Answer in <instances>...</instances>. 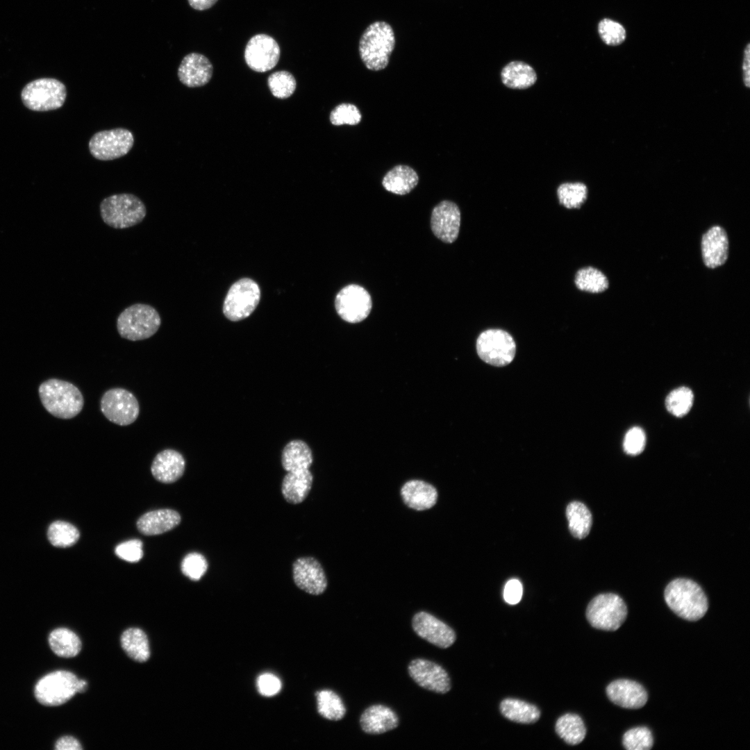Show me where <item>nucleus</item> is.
Here are the masks:
<instances>
[{
	"instance_id": "4",
	"label": "nucleus",
	"mask_w": 750,
	"mask_h": 750,
	"mask_svg": "<svg viewBox=\"0 0 750 750\" xmlns=\"http://www.w3.org/2000/svg\"><path fill=\"white\" fill-rule=\"evenodd\" d=\"M103 222L117 229L134 226L144 219L147 208L142 201L133 194H117L109 196L100 203Z\"/></svg>"
},
{
	"instance_id": "21",
	"label": "nucleus",
	"mask_w": 750,
	"mask_h": 750,
	"mask_svg": "<svg viewBox=\"0 0 750 750\" xmlns=\"http://www.w3.org/2000/svg\"><path fill=\"white\" fill-rule=\"evenodd\" d=\"M701 253L703 262L708 268H716L726 262L728 254V240L724 228L715 226L703 234Z\"/></svg>"
},
{
	"instance_id": "42",
	"label": "nucleus",
	"mask_w": 750,
	"mask_h": 750,
	"mask_svg": "<svg viewBox=\"0 0 750 750\" xmlns=\"http://www.w3.org/2000/svg\"><path fill=\"white\" fill-rule=\"evenodd\" d=\"M598 33L602 41L608 46H617L624 42L626 32L617 22L605 18L598 24Z\"/></svg>"
},
{
	"instance_id": "41",
	"label": "nucleus",
	"mask_w": 750,
	"mask_h": 750,
	"mask_svg": "<svg viewBox=\"0 0 750 750\" xmlns=\"http://www.w3.org/2000/svg\"><path fill=\"white\" fill-rule=\"evenodd\" d=\"M622 744L628 750H649L653 747V738L647 727L639 726L625 732Z\"/></svg>"
},
{
	"instance_id": "43",
	"label": "nucleus",
	"mask_w": 750,
	"mask_h": 750,
	"mask_svg": "<svg viewBox=\"0 0 750 750\" xmlns=\"http://www.w3.org/2000/svg\"><path fill=\"white\" fill-rule=\"evenodd\" d=\"M361 119L362 115L357 106L347 103L339 104L330 114V121L335 126H354L359 124Z\"/></svg>"
},
{
	"instance_id": "23",
	"label": "nucleus",
	"mask_w": 750,
	"mask_h": 750,
	"mask_svg": "<svg viewBox=\"0 0 750 750\" xmlns=\"http://www.w3.org/2000/svg\"><path fill=\"white\" fill-rule=\"evenodd\" d=\"M404 503L410 508L422 511L433 508L437 503L438 492L431 484L422 480L406 482L400 490Z\"/></svg>"
},
{
	"instance_id": "11",
	"label": "nucleus",
	"mask_w": 750,
	"mask_h": 750,
	"mask_svg": "<svg viewBox=\"0 0 750 750\" xmlns=\"http://www.w3.org/2000/svg\"><path fill=\"white\" fill-rule=\"evenodd\" d=\"M100 408L110 422L123 426L133 424L140 414L137 398L130 391L121 388L106 391L100 401Z\"/></svg>"
},
{
	"instance_id": "20",
	"label": "nucleus",
	"mask_w": 750,
	"mask_h": 750,
	"mask_svg": "<svg viewBox=\"0 0 750 750\" xmlns=\"http://www.w3.org/2000/svg\"><path fill=\"white\" fill-rule=\"evenodd\" d=\"M212 72V65L208 58L199 53H190L183 58L178 69V77L183 85L197 88L210 81Z\"/></svg>"
},
{
	"instance_id": "45",
	"label": "nucleus",
	"mask_w": 750,
	"mask_h": 750,
	"mask_svg": "<svg viewBox=\"0 0 750 750\" xmlns=\"http://www.w3.org/2000/svg\"><path fill=\"white\" fill-rule=\"evenodd\" d=\"M646 437L640 427H633L625 435L623 447L624 451L631 456L640 454L644 449Z\"/></svg>"
},
{
	"instance_id": "37",
	"label": "nucleus",
	"mask_w": 750,
	"mask_h": 750,
	"mask_svg": "<svg viewBox=\"0 0 750 750\" xmlns=\"http://www.w3.org/2000/svg\"><path fill=\"white\" fill-rule=\"evenodd\" d=\"M556 193L562 206L569 209L579 208L588 198V190L583 183L566 182L558 187Z\"/></svg>"
},
{
	"instance_id": "18",
	"label": "nucleus",
	"mask_w": 750,
	"mask_h": 750,
	"mask_svg": "<svg viewBox=\"0 0 750 750\" xmlns=\"http://www.w3.org/2000/svg\"><path fill=\"white\" fill-rule=\"evenodd\" d=\"M293 579L301 590L313 595L322 594L327 587V579L321 564L312 557H302L294 561Z\"/></svg>"
},
{
	"instance_id": "35",
	"label": "nucleus",
	"mask_w": 750,
	"mask_h": 750,
	"mask_svg": "<svg viewBox=\"0 0 750 750\" xmlns=\"http://www.w3.org/2000/svg\"><path fill=\"white\" fill-rule=\"evenodd\" d=\"M574 283L580 290L590 293L603 292L609 285L606 275L592 267H583L578 270L575 275Z\"/></svg>"
},
{
	"instance_id": "7",
	"label": "nucleus",
	"mask_w": 750,
	"mask_h": 750,
	"mask_svg": "<svg viewBox=\"0 0 750 750\" xmlns=\"http://www.w3.org/2000/svg\"><path fill=\"white\" fill-rule=\"evenodd\" d=\"M24 104L35 111H48L60 108L66 99L65 85L55 78H43L33 81L22 90Z\"/></svg>"
},
{
	"instance_id": "47",
	"label": "nucleus",
	"mask_w": 750,
	"mask_h": 750,
	"mask_svg": "<svg viewBox=\"0 0 750 750\" xmlns=\"http://www.w3.org/2000/svg\"><path fill=\"white\" fill-rule=\"evenodd\" d=\"M257 688L260 694L272 697L279 692L281 689V682L275 675L265 673L258 678Z\"/></svg>"
},
{
	"instance_id": "27",
	"label": "nucleus",
	"mask_w": 750,
	"mask_h": 750,
	"mask_svg": "<svg viewBox=\"0 0 750 750\" xmlns=\"http://www.w3.org/2000/svg\"><path fill=\"white\" fill-rule=\"evenodd\" d=\"M418 181V175L412 167L399 165L388 172L383 178L382 185L390 192L404 195L410 192Z\"/></svg>"
},
{
	"instance_id": "12",
	"label": "nucleus",
	"mask_w": 750,
	"mask_h": 750,
	"mask_svg": "<svg viewBox=\"0 0 750 750\" xmlns=\"http://www.w3.org/2000/svg\"><path fill=\"white\" fill-rule=\"evenodd\" d=\"M133 133L117 128L94 133L89 141L92 156L100 160H111L127 154L133 146Z\"/></svg>"
},
{
	"instance_id": "29",
	"label": "nucleus",
	"mask_w": 750,
	"mask_h": 750,
	"mask_svg": "<svg viewBox=\"0 0 750 750\" xmlns=\"http://www.w3.org/2000/svg\"><path fill=\"white\" fill-rule=\"evenodd\" d=\"M281 462L288 472L309 469L312 462L311 450L303 441L292 440L284 447Z\"/></svg>"
},
{
	"instance_id": "44",
	"label": "nucleus",
	"mask_w": 750,
	"mask_h": 750,
	"mask_svg": "<svg viewBox=\"0 0 750 750\" xmlns=\"http://www.w3.org/2000/svg\"><path fill=\"white\" fill-rule=\"evenodd\" d=\"M207 568L206 558L198 553L188 554L181 563L183 574L192 581L199 580L206 573Z\"/></svg>"
},
{
	"instance_id": "10",
	"label": "nucleus",
	"mask_w": 750,
	"mask_h": 750,
	"mask_svg": "<svg viewBox=\"0 0 750 750\" xmlns=\"http://www.w3.org/2000/svg\"><path fill=\"white\" fill-rule=\"evenodd\" d=\"M260 298L258 284L250 278H242L230 288L224 302V314L231 321L243 319L253 312Z\"/></svg>"
},
{
	"instance_id": "9",
	"label": "nucleus",
	"mask_w": 750,
	"mask_h": 750,
	"mask_svg": "<svg viewBox=\"0 0 750 750\" xmlns=\"http://www.w3.org/2000/svg\"><path fill=\"white\" fill-rule=\"evenodd\" d=\"M78 679L68 671L58 670L47 674L37 682L35 697L44 706L62 705L76 693Z\"/></svg>"
},
{
	"instance_id": "33",
	"label": "nucleus",
	"mask_w": 750,
	"mask_h": 750,
	"mask_svg": "<svg viewBox=\"0 0 750 750\" xmlns=\"http://www.w3.org/2000/svg\"><path fill=\"white\" fill-rule=\"evenodd\" d=\"M569 529L572 535L578 539L585 538L590 533L592 517L588 507L581 502L572 501L566 508Z\"/></svg>"
},
{
	"instance_id": "5",
	"label": "nucleus",
	"mask_w": 750,
	"mask_h": 750,
	"mask_svg": "<svg viewBox=\"0 0 750 750\" xmlns=\"http://www.w3.org/2000/svg\"><path fill=\"white\" fill-rule=\"evenodd\" d=\"M161 325L157 310L145 303H135L120 312L117 319L119 335L128 340L139 341L153 336Z\"/></svg>"
},
{
	"instance_id": "17",
	"label": "nucleus",
	"mask_w": 750,
	"mask_h": 750,
	"mask_svg": "<svg viewBox=\"0 0 750 750\" xmlns=\"http://www.w3.org/2000/svg\"><path fill=\"white\" fill-rule=\"evenodd\" d=\"M460 220L458 206L453 201L444 200L433 209L431 228L438 239L445 243H452L458 236Z\"/></svg>"
},
{
	"instance_id": "25",
	"label": "nucleus",
	"mask_w": 750,
	"mask_h": 750,
	"mask_svg": "<svg viewBox=\"0 0 750 750\" xmlns=\"http://www.w3.org/2000/svg\"><path fill=\"white\" fill-rule=\"evenodd\" d=\"M180 515L171 509L148 512L137 522L138 531L145 535H155L169 531L179 524Z\"/></svg>"
},
{
	"instance_id": "34",
	"label": "nucleus",
	"mask_w": 750,
	"mask_h": 750,
	"mask_svg": "<svg viewBox=\"0 0 750 750\" xmlns=\"http://www.w3.org/2000/svg\"><path fill=\"white\" fill-rule=\"evenodd\" d=\"M555 729L557 734L571 745L581 743L586 735V728L582 719L572 713L561 716L556 722Z\"/></svg>"
},
{
	"instance_id": "31",
	"label": "nucleus",
	"mask_w": 750,
	"mask_h": 750,
	"mask_svg": "<svg viewBox=\"0 0 750 750\" xmlns=\"http://www.w3.org/2000/svg\"><path fill=\"white\" fill-rule=\"evenodd\" d=\"M122 647L126 654L138 662H145L150 656L149 641L145 633L138 628L124 631L121 636Z\"/></svg>"
},
{
	"instance_id": "14",
	"label": "nucleus",
	"mask_w": 750,
	"mask_h": 750,
	"mask_svg": "<svg viewBox=\"0 0 750 750\" xmlns=\"http://www.w3.org/2000/svg\"><path fill=\"white\" fill-rule=\"evenodd\" d=\"M280 54L279 45L272 37L266 34H257L247 42L244 50V59L252 70L265 72L277 65Z\"/></svg>"
},
{
	"instance_id": "13",
	"label": "nucleus",
	"mask_w": 750,
	"mask_h": 750,
	"mask_svg": "<svg viewBox=\"0 0 750 750\" xmlns=\"http://www.w3.org/2000/svg\"><path fill=\"white\" fill-rule=\"evenodd\" d=\"M335 307L343 320L349 323H358L369 315L372 300L369 293L363 287L351 284L338 293L335 299Z\"/></svg>"
},
{
	"instance_id": "19",
	"label": "nucleus",
	"mask_w": 750,
	"mask_h": 750,
	"mask_svg": "<svg viewBox=\"0 0 750 750\" xmlns=\"http://www.w3.org/2000/svg\"><path fill=\"white\" fill-rule=\"evenodd\" d=\"M606 691L608 699L612 703L624 708H640L648 700V694L644 688L631 680H615L607 686Z\"/></svg>"
},
{
	"instance_id": "32",
	"label": "nucleus",
	"mask_w": 750,
	"mask_h": 750,
	"mask_svg": "<svg viewBox=\"0 0 750 750\" xmlns=\"http://www.w3.org/2000/svg\"><path fill=\"white\" fill-rule=\"evenodd\" d=\"M501 714L510 721L521 724H533L540 716V711L534 705L515 699H506L500 704Z\"/></svg>"
},
{
	"instance_id": "52",
	"label": "nucleus",
	"mask_w": 750,
	"mask_h": 750,
	"mask_svg": "<svg viewBox=\"0 0 750 750\" xmlns=\"http://www.w3.org/2000/svg\"><path fill=\"white\" fill-rule=\"evenodd\" d=\"M88 688V683L85 680L78 679L76 683V692H83Z\"/></svg>"
},
{
	"instance_id": "6",
	"label": "nucleus",
	"mask_w": 750,
	"mask_h": 750,
	"mask_svg": "<svg viewBox=\"0 0 750 750\" xmlns=\"http://www.w3.org/2000/svg\"><path fill=\"white\" fill-rule=\"evenodd\" d=\"M627 607L624 600L613 593L600 594L593 598L586 609L590 625L599 630L614 631L624 622Z\"/></svg>"
},
{
	"instance_id": "22",
	"label": "nucleus",
	"mask_w": 750,
	"mask_h": 750,
	"mask_svg": "<svg viewBox=\"0 0 750 750\" xmlns=\"http://www.w3.org/2000/svg\"><path fill=\"white\" fill-rule=\"evenodd\" d=\"M185 461L178 451L167 449L159 452L154 458L151 471L153 476L164 483H172L183 474Z\"/></svg>"
},
{
	"instance_id": "28",
	"label": "nucleus",
	"mask_w": 750,
	"mask_h": 750,
	"mask_svg": "<svg viewBox=\"0 0 750 750\" xmlns=\"http://www.w3.org/2000/svg\"><path fill=\"white\" fill-rule=\"evenodd\" d=\"M501 81L511 89H526L535 84L537 74L533 68L522 61H512L501 72Z\"/></svg>"
},
{
	"instance_id": "24",
	"label": "nucleus",
	"mask_w": 750,
	"mask_h": 750,
	"mask_svg": "<svg viewBox=\"0 0 750 750\" xmlns=\"http://www.w3.org/2000/svg\"><path fill=\"white\" fill-rule=\"evenodd\" d=\"M399 723L397 715L389 707L373 705L362 713L360 724L368 734H381L396 728Z\"/></svg>"
},
{
	"instance_id": "16",
	"label": "nucleus",
	"mask_w": 750,
	"mask_h": 750,
	"mask_svg": "<svg viewBox=\"0 0 750 750\" xmlns=\"http://www.w3.org/2000/svg\"><path fill=\"white\" fill-rule=\"evenodd\" d=\"M412 627L418 636L442 649L451 647L456 641V633L449 626L425 611L413 616Z\"/></svg>"
},
{
	"instance_id": "51",
	"label": "nucleus",
	"mask_w": 750,
	"mask_h": 750,
	"mask_svg": "<svg viewBox=\"0 0 750 750\" xmlns=\"http://www.w3.org/2000/svg\"><path fill=\"white\" fill-rule=\"evenodd\" d=\"M218 0H188L190 6L197 10H204L214 6Z\"/></svg>"
},
{
	"instance_id": "38",
	"label": "nucleus",
	"mask_w": 750,
	"mask_h": 750,
	"mask_svg": "<svg viewBox=\"0 0 750 750\" xmlns=\"http://www.w3.org/2000/svg\"><path fill=\"white\" fill-rule=\"evenodd\" d=\"M79 536L80 533L76 527L64 521L53 522L47 531L49 542L56 547H71L78 540Z\"/></svg>"
},
{
	"instance_id": "48",
	"label": "nucleus",
	"mask_w": 750,
	"mask_h": 750,
	"mask_svg": "<svg viewBox=\"0 0 750 750\" xmlns=\"http://www.w3.org/2000/svg\"><path fill=\"white\" fill-rule=\"evenodd\" d=\"M523 593L522 585L517 579L509 580L503 590V598L506 603L515 605L519 602Z\"/></svg>"
},
{
	"instance_id": "1",
	"label": "nucleus",
	"mask_w": 750,
	"mask_h": 750,
	"mask_svg": "<svg viewBox=\"0 0 750 750\" xmlns=\"http://www.w3.org/2000/svg\"><path fill=\"white\" fill-rule=\"evenodd\" d=\"M395 46V36L392 26L383 21L374 22L362 33L358 51L367 69L380 71L385 69Z\"/></svg>"
},
{
	"instance_id": "15",
	"label": "nucleus",
	"mask_w": 750,
	"mask_h": 750,
	"mask_svg": "<svg viewBox=\"0 0 750 750\" xmlns=\"http://www.w3.org/2000/svg\"><path fill=\"white\" fill-rule=\"evenodd\" d=\"M408 671L411 678L427 690L445 694L451 690V680L448 673L435 662L417 658L410 662Z\"/></svg>"
},
{
	"instance_id": "36",
	"label": "nucleus",
	"mask_w": 750,
	"mask_h": 750,
	"mask_svg": "<svg viewBox=\"0 0 750 750\" xmlns=\"http://www.w3.org/2000/svg\"><path fill=\"white\" fill-rule=\"evenodd\" d=\"M318 712L324 718L338 721L346 713V708L341 698L333 691L324 690L317 692Z\"/></svg>"
},
{
	"instance_id": "39",
	"label": "nucleus",
	"mask_w": 750,
	"mask_h": 750,
	"mask_svg": "<svg viewBox=\"0 0 750 750\" xmlns=\"http://www.w3.org/2000/svg\"><path fill=\"white\" fill-rule=\"evenodd\" d=\"M693 400L692 390L687 387H680L672 391L667 397L666 408L673 415L683 417L691 409Z\"/></svg>"
},
{
	"instance_id": "40",
	"label": "nucleus",
	"mask_w": 750,
	"mask_h": 750,
	"mask_svg": "<svg viewBox=\"0 0 750 750\" xmlns=\"http://www.w3.org/2000/svg\"><path fill=\"white\" fill-rule=\"evenodd\" d=\"M268 87L272 94L278 99H287L296 89L294 76L287 71H278L272 74L267 79Z\"/></svg>"
},
{
	"instance_id": "2",
	"label": "nucleus",
	"mask_w": 750,
	"mask_h": 750,
	"mask_svg": "<svg viewBox=\"0 0 750 750\" xmlns=\"http://www.w3.org/2000/svg\"><path fill=\"white\" fill-rule=\"evenodd\" d=\"M664 597L669 608L688 621L702 618L708 608L707 597L701 588L687 578H676L666 587Z\"/></svg>"
},
{
	"instance_id": "3",
	"label": "nucleus",
	"mask_w": 750,
	"mask_h": 750,
	"mask_svg": "<svg viewBox=\"0 0 750 750\" xmlns=\"http://www.w3.org/2000/svg\"><path fill=\"white\" fill-rule=\"evenodd\" d=\"M39 394L46 410L58 418H73L83 408L81 392L74 384L65 381L49 379L40 385Z\"/></svg>"
},
{
	"instance_id": "49",
	"label": "nucleus",
	"mask_w": 750,
	"mask_h": 750,
	"mask_svg": "<svg viewBox=\"0 0 750 750\" xmlns=\"http://www.w3.org/2000/svg\"><path fill=\"white\" fill-rule=\"evenodd\" d=\"M55 749L56 750H81L83 747L74 737L64 736L56 742Z\"/></svg>"
},
{
	"instance_id": "8",
	"label": "nucleus",
	"mask_w": 750,
	"mask_h": 750,
	"mask_svg": "<svg viewBox=\"0 0 750 750\" xmlns=\"http://www.w3.org/2000/svg\"><path fill=\"white\" fill-rule=\"evenodd\" d=\"M476 347L482 360L497 367L510 364L516 353L513 338L507 331L499 328L483 331L476 340Z\"/></svg>"
},
{
	"instance_id": "30",
	"label": "nucleus",
	"mask_w": 750,
	"mask_h": 750,
	"mask_svg": "<svg viewBox=\"0 0 750 750\" xmlns=\"http://www.w3.org/2000/svg\"><path fill=\"white\" fill-rule=\"evenodd\" d=\"M49 644L55 654L62 658H72L81 649V642L78 635L66 628H58L51 632Z\"/></svg>"
},
{
	"instance_id": "26",
	"label": "nucleus",
	"mask_w": 750,
	"mask_h": 750,
	"mask_svg": "<svg viewBox=\"0 0 750 750\" xmlns=\"http://www.w3.org/2000/svg\"><path fill=\"white\" fill-rule=\"evenodd\" d=\"M312 475L309 469L288 472L284 476L281 492L284 499L289 503H301L310 491Z\"/></svg>"
},
{
	"instance_id": "50",
	"label": "nucleus",
	"mask_w": 750,
	"mask_h": 750,
	"mask_svg": "<svg viewBox=\"0 0 750 750\" xmlns=\"http://www.w3.org/2000/svg\"><path fill=\"white\" fill-rule=\"evenodd\" d=\"M743 80L744 85L749 87L750 83V44L748 43L744 51L742 62Z\"/></svg>"
},
{
	"instance_id": "46",
	"label": "nucleus",
	"mask_w": 750,
	"mask_h": 750,
	"mask_svg": "<svg viewBox=\"0 0 750 750\" xmlns=\"http://www.w3.org/2000/svg\"><path fill=\"white\" fill-rule=\"evenodd\" d=\"M115 553L128 562H138L143 556L142 542L137 539L122 542L116 547Z\"/></svg>"
}]
</instances>
